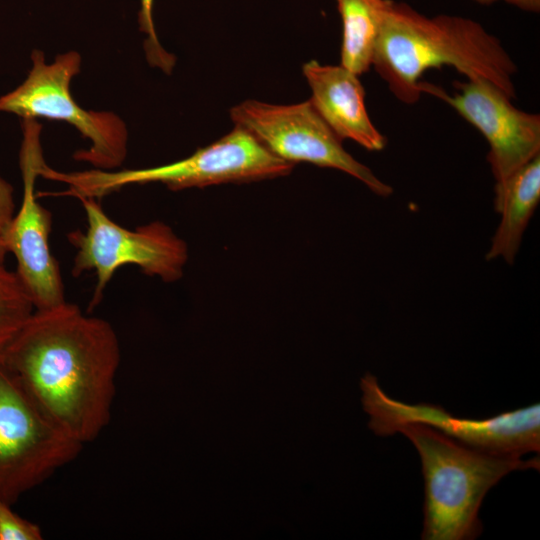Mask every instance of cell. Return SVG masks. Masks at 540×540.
<instances>
[{
	"label": "cell",
	"mask_w": 540,
	"mask_h": 540,
	"mask_svg": "<svg viewBox=\"0 0 540 540\" xmlns=\"http://www.w3.org/2000/svg\"><path fill=\"white\" fill-rule=\"evenodd\" d=\"M0 357L39 409L80 444L108 425L120 363L111 324L67 301L34 310Z\"/></svg>",
	"instance_id": "6da1fadb"
},
{
	"label": "cell",
	"mask_w": 540,
	"mask_h": 540,
	"mask_svg": "<svg viewBox=\"0 0 540 540\" xmlns=\"http://www.w3.org/2000/svg\"><path fill=\"white\" fill-rule=\"evenodd\" d=\"M448 65L467 79L484 78L515 97L517 67L500 40L480 23L451 15L428 17L404 2L386 0L372 66L406 104L421 94L420 78Z\"/></svg>",
	"instance_id": "7a4b0ae2"
},
{
	"label": "cell",
	"mask_w": 540,
	"mask_h": 540,
	"mask_svg": "<svg viewBox=\"0 0 540 540\" xmlns=\"http://www.w3.org/2000/svg\"><path fill=\"white\" fill-rule=\"evenodd\" d=\"M415 446L424 478L423 540H473L480 536L479 509L488 491L512 471L539 470L537 455L495 454L471 448L420 424L400 426Z\"/></svg>",
	"instance_id": "3957f363"
},
{
	"label": "cell",
	"mask_w": 540,
	"mask_h": 540,
	"mask_svg": "<svg viewBox=\"0 0 540 540\" xmlns=\"http://www.w3.org/2000/svg\"><path fill=\"white\" fill-rule=\"evenodd\" d=\"M293 166L271 153L248 131L234 126L217 141L169 164L118 171L94 168L75 172L57 171L46 166L42 177L66 184L68 189L62 195L100 199L133 184L159 182L171 190L201 188L285 176Z\"/></svg>",
	"instance_id": "277c9868"
},
{
	"label": "cell",
	"mask_w": 540,
	"mask_h": 540,
	"mask_svg": "<svg viewBox=\"0 0 540 540\" xmlns=\"http://www.w3.org/2000/svg\"><path fill=\"white\" fill-rule=\"evenodd\" d=\"M32 68L25 81L0 97V112L22 119L61 120L74 126L91 145L78 150L74 159L96 169L113 170L127 155L128 132L123 120L112 112L85 110L72 97L70 83L80 71L81 57L76 51L56 56L48 64L42 51L31 55Z\"/></svg>",
	"instance_id": "5b68a950"
},
{
	"label": "cell",
	"mask_w": 540,
	"mask_h": 540,
	"mask_svg": "<svg viewBox=\"0 0 540 540\" xmlns=\"http://www.w3.org/2000/svg\"><path fill=\"white\" fill-rule=\"evenodd\" d=\"M85 210L87 229L72 231L69 242L77 249L72 274L94 271L97 282L89 309L97 306L114 273L123 265H136L145 274L173 282L183 275L188 259L186 243L165 223L154 221L127 229L113 221L95 198H78Z\"/></svg>",
	"instance_id": "8992f818"
},
{
	"label": "cell",
	"mask_w": 540,
	"mask_h": 540,
	"mask_svg": "<svg viewBox=\"0 0 540 540\" xmlns=\"http://www.w3.org/2000/svg\"><path fill=\"white\" fill-rule=\"evenodd\" d=\"M362 404L370 416L369 428L389 436L407 424H420L471 448L523 456L540 450V405L538 403L486 419L458 418L440 406L408 404L390 397L369 373L362 377Z\"/></svg>",
	"instance_id": "52a82bcc"
},
{
	"label": "cell",
	"mask_w": 540,
	"mask_h": 540,
	"mask_svg": "<svg viewBox=\"0 0 540 540\" xmlns=\"http://www.w3.org/2000/svg\"><path fill=\"white\" fill-rule=\"evenodd\" d=\"M82 446L39 409L0 357V499L13 505Z\"/></svg>",
	"instance_id": "ba28073f"
},
{
	"label": "cell",
	"mask_w": 540,
	"mask_h": 540,
	"mask_svg": "<svg viewBox=\"0 0 540 540\" xmlns=\"http://www.w3.org/2000/svg\"><path fill=\"white\" fill-rule=\"evenodd\" d=\"M230 117L235 126L248 131L284 161L308 162L343 171L379 196H388L393 191L344 149L342 140L310 100L291 105L246 100L230 109Z\"/></svg>",
	"instance_id": "9c48e42d"
},
{
	"label": "cell",
	"mask_w": 540,
	"mask_h": 540,
	"mask_svg": "<svg viewBox=\"0 0 540 540\" xmlns=\"http://www.w3.org/2000/svg\"><path fill=\"white\" fill-rule=\"evenodd\" d=\"M41 125L36 119H23L20 169L23 195L5 236V249L16 259V273L35 310L49 309L66 302L58 261L49 247L52 214L36 196L35 184L45 163L40 144Z\"/></svg>",
	"instance_id": "30bf717a"
},
{
	"label": "cell",
	"mask_w": 540,
	"mask_h": 540,
	"mask_svg": "<svg viewBox=\"0 0 540 540\" xmlns=\"http://www.w3.org/2000/svg\"><path fill=\"white\" fill-rule=\"evenodd\" d=\"M456 91L447 94L441 87L422 82L429 93L447 104L485 137L488 162L495 184L540 155V116L516 108L512 98L484 78L455 81Z\"/></svg>",
	"instance_id": "8fae6325"
},
{
	"label": "cell",
	"mask_w": 540,
	"mask_h": 540,
	"mask_svg": "<svg viewBox=\"0 0 540 540\" xmlns=\"http://www.w3.org/2000/svg\"><path fill=\"white\" fill-rule=\"evenodd\" d=\"M302 71L312 92L311 104L342 141L350 139L369 151L385 148L387 140L367 112L359 75L316 60L305 63Z\"/></svg>",
	"instance_id": "7c38bea8"
},
{
	"label": "cell",
	"mask_w": 540,
	"mask_h": 540,
	"mask_svg": "<svg viewBox=\"0 0 540 540\" xmlns=\"http://www.w3.org/2000/svg\"><path fill=\"white\" fill-rule=\"evenodd\" d=\"M494 206L501 219L487 252V259L513 263L523 233L540 201V155L501 184H495Z\"/></svg>",
	"instance_id": "4fadbf2b"
},
{
	"label": "cell",
	"mask_w": 540,
	"mask_h": 540,
	"mask_svg": "<svg viewBox=\"0 0 540 540\" xmlns=\"http://www.w3.org/2000/svg\"><path fill=\"white\" fill-rule=\"evenodd\" d=\"M386 0H336L342 21L340 65L361 75L372 66Z\"/></svg>",
	"instance_id": "5bb4252c"
},
{
	"label": "cell",
	"mask_w": 540,
	"mask_h": 540,
	"mask_svg": "<svg viewBox=\"0 0 540 540\" xmlns=\"http://www.w3.org/2000/svg\"><path fill=\"white\" fill-rule=\"evenodd\" d=\"M34 310L17 273L0 262V353Z\"/></svg>",
	"instance_id": "9a60e30c"
},
{
	"label": "cell",
	"mask_w": 540,
	"mask_h": 540,
	"mask_svg": "<svg viewBox=\"0 0 540 540\" xmlns=\"http://www.w3.org/2000/svg\"><path fill=\"white\" fill-rule=\"evenodd\" d=\"M140 30L146 34L144 49L147 61L151 66L160 68L170 74L175 65V56L167 52L160 44L153 21V0H140Z\"/></svg>",
	"instance_id": "2e32d148"
},
{
	"label": "cell",
	"mask_w": 540,
	"mask_h": 540,
	"mask_svg": "<svg viewBox=\"0 0 540 540\" xmlns=\"http://www.w3.org/2000/svg\"><path fill=\"white\" fill-rule=\"evenodd\" d=\"M40 527L19 516L12 505L0 499V540H41Z\"/></svg>",
	"instance_id": "e0dca14e"
},
{
	"label": "cell",
	"mask_w": 540,
	"mask_h": 540,
	"mask_svg": "<svg viewBox=\"0 0 540 540\" xmlns=\"http://www.w3.org/2000/svg\"><path fill=\"white\" fill-rule=\"evenodd\" d=\"M15 214L14 189L10 183L0 177V262L4 263L7 251L5 236Z\"/></svg>",
	"instance_id": "ac0fdd59"
},
{
	"label": "cell",
	"mask_w": 540,
	"mask_h": 540,
	"mask_svg": "<svg viewBox=\"0 0 540 540\" xmlns=\"http://www.w3.org/2000/svg\"><path fill=\"white\" fill-rule=\"evenodd\" d=\"M481 5H491L497 1H504L523 11L538 13L540 11V0H473Z\"/></svg>",
	"instance_id": "d6986e66"
}]
</instances>
